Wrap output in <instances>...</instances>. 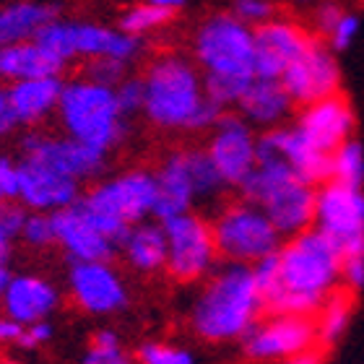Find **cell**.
<instances>
[{
    "instance_id": "681fc988",
    "label": "cell",
    "mask_w": 364,
    "mask_h": 364,
    "mask_svg": "<svg viewBox=\"0 0 364 364\" xmlns=\"http://www.w3.org/2000/svg\"><path fill=\"white\" fill-rule=\"evenodd\" d=\"M8 279H11V271L6 268V263H0V296H3V289H6Z\"/></svg>"
},
{
    "instance_id": "7c38bea8",
    "label": "cell",
    "mask_w": 364,
    "mask_h": 364,
    "mask_svg": "<svg viewBox=\"0 0 364 364\" xmlns=\"http://www.w3.org/2000/svg\"><path fill=\"white\" fill-rule=\"evenodd\" d=\"M203 149L227 188H240L258 161V130L237 109H224Z\"/></svg>"
},
{
    "instance_id": "5b68a950",
    "label": "cell",
    "mask_w": 364,
    "mask_h": 364,
    "mask_svg": "<svg viewBox=\"0 0 364 364\" xmlns=\"http://www.w3.org/2000/svg\"><path fill=\"white\" fill-rule=\"evenodd\" d=\"M55 114L65 136L105 154L114 151L128 136L130 120L120 112L114 89L86 76L63 84Z\"/></svg>"
},
{
    "instance_id": "c3c4849f",
    "label": "cell",
    "mask_w": 364,
    "mask_h": 364,
    "mask_svg": "<svg viewBox=\"0 0 364 364\" xmlns=\"http://www.w3.org/2000/svg\"><path fill=\"white\" fill-rule=\"evenodd\" d=\"M11 245H14V240L0 229V263H8V258H11Z\"/></svg>"
},
{
    "instance_id": "9a60e30c",
    "label": "cell",
    "mask_w": 364,
    "mask_h": 364,
    "mask_svg": "<svg viewBox=\"0 0 364 364\" xmlns=\"http://www.w3.org/2000/svg\"><path fill=\"white\" fill-rule=\"evenodd\" d=\"M21 156L42 161L78 182H89L105 175L109 154L91 149L65 133L53 136V133H42V130H29L21 138Z\"/></svg>"
},
{
    "instance_id": "277c9868",
    "label": "cell",
    "mask_w": 364,
    "mask_h": 364,
    "mask_svg": "<svg viewBox=\"0 0 364 364\" xmlns=\"http://www.w3.org/2000/svg\"><path fill=\"white\" fill-rule=\"evenodd\" d=\"M237 190H240V198L266 211L284 240L310 229L315 221L318 185L302 180L279 156H260Z\"/></svg>"
},
{
    "instance_id": "bcb514c9",
    "label": "cell",
    "mask_w": 364,
    "mask_h": 364,
    "mask_svg": "<svg viewBox=\"0 0 364 364\" xmlns=\"http://www.w3.org/2000/svg\"><path fill=\"white\" fill-rule=\"evenodd\" d=\"M281 364H323V357H320V351L312 346V349H304L299 354H291L289 359H284Z\"/></svg>"
},
{
    "instance_id": "ffe728a7",
    "label": "cell",
    "mask_w": 364,
    "mask_h": 364,
    "mask_svg": "<svg viewBox=\"0 0 364 364\" xmlns=\"http://www.w3.org/2000/svg\"><path fill=\"white\" fill-rule=\"evenodd\" d=\"M294 125L318 149L333 154L343 141H349L354 136L357 117H354L349 99L343 97L341 91H336L331 97L315 99V102L299 107Z\"/></svg>"
},
{
    "instance_id": "ac0fdd59",
    "label": "cell",
    "mask_w": 364,
    "mask_h": 364,
    "mask_svg": "<svg viewBox=\"0 0 364 364\" xmlns=\"http://www.w3.org/2000/svg\"><path fill=\"white\" fill-rule=\"evenodd\" d=\"M260 156H279L294 169L302 180L312 185H323L331 180V154L318 149L294 122L276 125L258 133V159Z\"/></svg>"
},
{
    "instance_id": "8992f818",
    "label": "cell",
    "mask_w": 364,
    "mask_h": 364,
    "mask_svg": "<svg viewBox=\"0 0 364 364\" xmlns=\"http://www.w3.org/2000/svg\"><path fill=\"white\" fill-rule=\"evenodd\" d=\"M81 205L109 240L120 242L128 227L154 216L156 177L154 169L136 167L120 175L94 182L89 193H81Z\"/></svg>"
},
{
    "instance_id": "f35d334b",
    "label": "cell",
    "mask_w": 364,
    "mask_h": 364,
    "mask_svg": "<svg viewBox=\"0 0 364 364\" xmlns=\"http://www.w3.org/2000/svg\"><path fill=\"white\" fill-rule=\"evenodd\" d=\"M359 29H362V21L354 11H343V16L338 18V23L333 26V31L326 37V45L333 50V53H343L354 45V39L359 37Z\"/></svg>"
},
{
    "instance_id": "4fadbf2b",
    "label": "cell",
    "mask_w": 364,
    "mask_h": 364,
    "mask_svg": "<svg viewBox=\"0 0 364 364\" xmlns=\"http://www.w3.org/2000/svg\"><path fill=\"white\" fill-rule=\"evenodd\" d=\"M242 354L250 362H284L291 354L318 346L315 320L304 315H279L268 312V318H258V323L240 338Z\"/></svg>"
},
{
    "instance_id": "ab89813d",
    "label": "cell",
    "mask_w": 364,
    "mask_h": 364,
    "mask_svg": "<svg viewBox=\"0 0 364 364\" xmlns=\"http://www.w3.org/2000/svg\"><path fill=\"white\" fill-rule=\"evenodd\" d=\"M343 11L346 8H341V3H336V0H318L315 3V8H312V26H315V31H318V37L323 42L333 31V26L338 23Z\"/></svg>"
},
{
    "instance_id": "3957f363",
    "label": "cell",
    "mask_w": 364,
    "mask_h": 364,
    "mask_svg": "<svg viewBox=\"0 0 364 364\" xmlns=\"http://www.w3.org/2000/svg\"><path fill=\"white\" fill-rule=\"evenodd\" d=\"M203 289L190 304V328L208 343L240 341L266 312L252 268L227 263L205 276Z\"/></svg>"
},
{
    "instance_id": "ee69618b",
    "label": "cell",
    "mask_w": 364,
    "mask_h": 364,
    "mask_svg": "<svg viewBox=\"0 0 364 364\" xmlns=\"http://www.w3.org/2000/svg\"><path fill=\"white\" fill-rule=\"evenodd\" d=\"M23 333V326L8 318L6 312H0V346H18Z\"/></svg>"
},
{
    "instance_id": "8d00e7d4",
    "label": "cell",
    "mask_w": 364,
    "mask_h": 364,
    "mask_svg": "<svg viewBox=\"0 0 364 364\" xmlns=\"http://www.w3.org/2000/svg\"><path fill=\"white\" fill-rule=\"evenodd\" d=\"M128 73H130L128 63L114 60V58H91V60H86V68H84L86 78L97 81V84L112 86V89L120 84Z\"/></svg>"
},
{
    "instance_id": "b9f144b4",
    "label": "cell",
    "mask_w": 364,
    "mask_h": 364,
    "mask_svg": "<svg viewBox=\"0 0 364 364\" xmlns=\"http://www.w3.org/2000/svg\"><path fill=\"white\" fill-rule=\"evenodd\" d=\"M26 213H29V208H23L18 200H3V205H0V229L11 240H18L23 221H26Z\"/></svg>"
},
{
    "instance_id": "d6986e66",
    "label": "cell",
    "mask_w": 364,
    "mask_h": 364,
    "mask_svg": "<svg viewBox=\"0 0 364 364\" xmlns=\"http://www.w3.org/2000/svg\"><path fill=\"white\" fill-rule=\"evenodd\" d=\"M55 245L68 255L70 263L78 260H112L117 242L94 224L81 200L53 213Z\"/></svg>"
},
{
    "instance_id": "9c48e42d",
    "label": "cell",
    "mask_w": 364,
    "mask_h": 364,
    "mask_svg": "<svg viewBox=\"0 0 364 364\" xmlns=\"http://www.w3.org/2000/svg\"><path fill=\"white\" fill-rule=\"evenodd\" d=\"M34 39L65 63L76 60V58H81V60L114 58V60L133 65L144 55V39L141 37H133L117 26L81 21V18H60L58 16L53 21H47Z\"/></svg>"
},
{
    "instance_id": "d6a6232c",
    "label": "cell",
    "mask_w": 364,
    "mask_h": 364,
    "mask_svg": "<svg viewBox=\"0 0 364 364\" xmlns=\"http://www.w3.org/2000/svg\"><path fill=\"white\" fill-rule=\"evenodd\" d=\"M81 364H136V359L122 349L120 336L109 328H102L91 336L89 349H86Z\"/></svg>"
},
{
    "instance_id": "f5cc1de1",
    "label": "cell",
    "mask_w": 364,
    "mask_h": 364,
    "mask_svg": "<svg viewBox=\"0 0 364 364\" xmlns=\"http://www.w3.org/2000/svg\"><path fill=\"white\" fill-rule=\"evenodd\" d=\"M0 205H3V198H0Z\"/></svg>"
},
{
    "instance_id": "4316f807",
    "label": "cell",
    "mask_w": 364,
    "mask_h": 364,
    "mask_svg": "<svg viewBox=\"0 0 364 364\" xmlns=\"http://www.w3.org/2000/svg\"><path fill=\"white\" fill-rule=\"evenodd\" d=\"M68 63L50 53L37 39L16 42V45L0 47V81H23L37 76H63Z\"/></svg>"
},
{
    "instance_id": "52a82bcc",
    "label": "cell",
    "mask_w": 364,
    "mask_h": 364,
    "mask_svg": "<svg viewBox=\"0 0 364 364\" xmlns=\"http://www.w3.org/2000/svg\"><path fill=\"white\" fill-rule=\"evenodd\" d=\"M193 60L205 78H229L250 84L255 78V37L252 26L240 21L229 11H216L205 16L196 26Z\"/></svg>"
},
{
    "instance_id": "4dcf8cb0",
    "label": "cell",
    "mask_w": 364,
    "mask_h": 364,
    "mask_svg": "<svg viewBox=\"0 0 364 364\" xmlns=\"http://www.w3.org/2000/svg\"><path fill=\"white\" fill-rule=\"evenodd\" d=\"M172 18H175V14L154 6L149 0H138V3L128 6L125 11H120V16H117V29L144 39L149 34H154V31L164 29L167 23H172Z\"/></svg>"
},
{
    "instance_id": "603a6c76",
    "label": "cell",
    "mask_w": 364,
    "mask_h": 364,
    "mask_svg": "<svg viewBox=\"0 0 364 364\" xmlns=\"http://www.w3.org/2000/svg\"><path fill=\"white\" fill-rule=\"evenodd\" d=\"M156 177V205H154V219H169L177 213L193 211L196 200V188L190 177L188 156L185 149L169 151L159 161V167L154 169Z\"/></svg>"
},
{
    "instance_id": "1f68e13d",
    "label": "cell",
    "mask_w": 364,
    "mask_h": 364,
    "mask_svg": "<svg viewBox=\"0 0 364 364\" xmlns=\"http://www.w3.org/2000/svg\"><path fill=\"white\" fill-rule=\"evenodd\" d=\"M331 180L362 188L364 185V149L359 141L349 138L331 154Z\"/></svg>"
},
{
    "instance_id": "cb8c5ba5",
    "label": "cell",
    "mask_w": 364,
    "mask_h": 364,
    "mask_svg": "<svg viewBox=\"0 0 364 364\" xmlns=\"http://www.w3.org/2000/svg\"><path fill=\"white\" fill-rule=\"evenodd\" d=\"M235 109L250 122L252 128L268 130L276 128V125H284L294 114L296 105L279 78L255 76L250 81V86H247V91L242 94V99L237 102Z\"/></svg>"
},
{
    "instance_id": "8fae6325",
    "label": "cell",
    "mask_w": 364,
    "mask_h": 364,
    "mask_svg": "<svg viewBox=\"0 0 364 364\" xmlns=\"http://www.w3.org/2000/svg\"><path fill=\"white\" fill-rule=\"evenodd\" d=\"M331 242L341 250V258H364V193L343 182L328 180L318 185L315 221Z\"/></svg>"
},
{
    "instance_id": "44dd1931",
    "label": "cell",
    "mask_w": 364,
    "mask_h": 364,
    "mask_svg": "<svg viewBox=\"0 0 364 364\" xmlns=\"http://www.w3.org/2000/svg\"><path fill=\"white\" fill-rule=\"evenodd\" d=\"M21 182H18V203L29 211L55 213L68 208L81 198V182L47 167L37 159L21 156L18 161Z\"/></svg>"
},
{
    "instance_id": "816d5d0a",
    "label": "cell",
    "mask_w": 364,
    "mask_h": 364,
    "mask_svg": "<svg viewBox=\"0 0 364 364\" xmlns=\"http://www.w3.org/2000/svg\"><path fill=\"white\" fill-rule=\"evenodd\" d=\"M0 364H16V362H0Z\"/></svg>"
},
{
    "instance_id": "7dc6e473",
    "label": "cell",
    "mask_w": 364,
    "mask_h": 364,
    "mask_svg": "<svg viewBox=\"0 0 364 364\" xmlns=\"http://www.w3.org/2000/svg\"><path fill=\"white\" fill-rule=\"evenodd\" d=\"M149 3H154V6L164 8V11H169V14H180L182 8L188 6V0H149Z\"/></svg>"
},
{
    "instance_id": "f6af8a7d",
    "label": "cell",
    "mask_w": 364,
    "mask_h": 364,
    "mask_svg": "<svg viewBox=\"0 0 364 364\" xmlns=\"http://www.w3.org/2000/svg\"><path fill=\"white\" fill-rule=\"evenodd\" d=\"M16 128H18V122H16L14 112H11V105H8L6 89L0 86V138L11 136V133H14Z\"/></svg>"
},
{
    "instance_id": "e575fe53",
    "label": "cell",
    "mask_w": 364,
    "mask_h": 364,
    "mask_svg": "<svg viewBox=\"0 0 364 364\" xmlns=\"http://www.w3.org/2000/svg\"><path fill=\"white\" fill-rule=\"evenodd\" d=\"M138 364H196L193 351L167 341H149L138 349Z\"/></svg>"
},
{
    "instance_id": "7a4b0ae2",
    "label": "cell",
    "mask_w": 364,
    "mask_h": 364,
    "mask_svg": "<svg viewBox=\"0 0 364 364\" xmlns=\"http://www.w3.org/2000/svg\"><path fill=\"white\" fill-rule=\"evenodd\" d=\"M141 78L146 91L141 114L154 128L169 133H208L224 112L205 97L203 73L188 55H156Z\"/></svg>"
},
{
    "instance_id": "d4e9b609",
    "label": "cell",
    "mask_w": 364,
    "mask_h": 364,
    "mask_svg": "<svg viewBox=\"0 0 364 364\" xmlns=\"http://www.w3.org/2000/svg\"><path fill=\"white\" fill-rule=\"evenodd\" d=\"M63 84H65L63 76H37L14 81L6 89V94L16 122L26 128H37L39 122L53 117L60 102Z\"/></svg>"
},
{
    "instance_id": "f907efd6",
    "label": "cell",
    "mask_w": 364,
    "mask_h": 364,
    "mask_svg": "<svg viewBox=\"0 0 364 364\" xmlns=\"http://www.w3.org/2000/svg\"><path fill=\"white\" fill-rule=\"evenodd\" d=\"M291 3H294V6H299V8H310V6H315L318 0H291Z\"/></svg>"
},
{
    "instance_id": "d590c367",
    "label": "cell",
    "mask_w": 364,
    "mask_h": 364,
    "mask_svg": "<svg viewBox=\"0 0 364 364\" xmlns=\"http://www.w3.org/2000/svg\"><path fill=\"white\" fill-rule=\"evenodd\" d=\"M144 78L136 76V73H128V76L122 78L120 84L114 86V99H117V107H120V112L133 120L138 114L144 112Z\"/></svg>"
},
{
    "instance_id": "f1b7e54d",
    "label": "cell",
    "mask_w": 364,
    "mask_h": 364,
    "mask_svg": "<svg viewBox=\"0 0 364 364\" xmlns=\"http://www.w3.org/2000/svg\"><path fill=\"white\" fill-rule=\"evenodd\" d=\"M351 307L354 304H351L349 289H338L320 304V310L312 315L320 346H333L346 336L351 323Z\"/></svg>"
},
{
    "instance_id": "83f0119b",
    "label": "cell",
    "mask_w": 364,
    "mask_h": 364,
    "mask_svg": "<svg viewBox=\"0 0 364 364\" xmlns=\"http://www.w3.org/2000/svg\"><path fill=\"white\" fill-rule=\"evenodd\" d=\"M53 18H58L55 3H42V0H14V3H8V6L0 8V47L34 39L37 31Z\"/></svg>"
},
{
    "instance_id": "ba28073f",
    "label": "cell",
    "mask_w": 364,
    "mask_h": 364,
    "mask_svg": "<svg viewBox=\"0 0 364 364\" xmlns=\"http://www.w3.org/2000/svg\"><path fill=\"white\" fill-rule=\"evenodd\" d=\"M208 221H211L216 252L227 263L252 266L273 255L284 242V237L273 227L266 211L245 198L221 203Z\"/></svg>"
},
{
    "instance_id": "7402d4cb",
    "label": "cell",
    "mask_w": 364,
    "mask_h": 364,
    "mask_svg": "<svg viewBox=\"0 0 364 364\" xmlns=\"http://www.w3.org/2000/svg\"><path fill=\"white\" fill-rule=\"evenodd\" d=\"M60 307V291L53 281L34 273H18L8 279L3 296H0V310L8 318H14L21 326H31L39 320H50Z\"/></svg>"
},
{
    "instance_id": "5bb4252c",
    "label": "cell",
    "mask_w": 364,
    "mask_h": 364,
    "mask_svg": "<svg viewBox=\"0 0 364 364\" xmlns=\"http://www.w3.org/2000/svg\"><path fill=\"white\" fill-rule=\"evenodd\" d=\"M68 291L78 310L86 315H117L128 307L130 291L120 271L109 260H78L70 263Z\"/></svg>"
},
{
    "instance_id": "f546056e",
    "label": "cell",
    "mask_w": 364,
    "mask_h": 364,
    "mask_svg": "<svg viewBox=\"0 0 364 364\" xmlns=\"http://www.w3.org/2000/svg\"><path fill=\"white\" fill-rule=\"evenodd\" d=\"M185 156H188L190 177H193V188H196V200H203V203L221 200L224 190H227V182L221 180V175L216 172L213 161L208 159L203 146L200 149L198 146L185 149Z\"/></svg>"
},
{
    "instance_id": "e0dca14e",
    "label": "cell",
    "mask_w": 364,
    "mask_h": 364,
    "mask_svg": "<svg viewBox=\"0 0 364 364\" xmlns=\"http://www.w3.org/2000/svg\"><path fill=\"white\" fill-rule=\"evenodd\" d=\"M255 37V76L258 78H281V73L312 45V34L294 18L273 16L266 23L252 29Z\"/></svg>"
},
{
    "instance_id": "484cf974",
    "label": "cell",
    "mask_w": 364,
    "mask_h": 364,
    "mask_svg": "<svg viewBox=\"0 0 364 364\" xmlns=\"http://www.w3.org/2000/svg\"><path fill=\"white\" fill-rule=\"evenodd\" d=\"M117 250L122 252V258L133 271L138 273H159L167 266V237H164V227L159 219H144L128 227V232L122 235L117 242Z\"/></svg>"
},
{
    "instance_id": "836d02e7",
    "label": "cell",
    "mask_w": 364,
    "mask_h": 364,
    "mask_svg": "<svg viewBox=\"0 0 364 364\" xmlns=\"http://www.w3.org/2000/svg\"><path fill=\"white\" fill-rule=\"evenodd\" d=\"M18 240L34 247V250H47L55 245V224H53V213L45 211H29L26 213V221L21 227V235Z\"/></svg>"
},
{
    "instance_id": "6da1fadb",
    "label": "cell",
    "mask_w": 364,
    "mask_h": 364,
    "mask_svg": "<svg viewBox=\"0 0 364 364\" xmlns=\"http://www.w3.org/2000/svg\"><path fill=\"white\" fill-rule=\"evenodd\" d=\"M341 250L320 229L287 237L276 250V281L263 289L266 312L312 318L328 296L341 289Z\"/></svg>"
},
{
    "instance_id": "60d3db41",
    "label": "cell",
    "mask_w": 364,
    "mask_h": 364,
    "mask_svg": "<svg viewBox=\"0 0 364 364\" xmlns=\"http://www.w3.org/2000/svg\"><path fill=\"white\" fill-rule=\"evenodd\" d=\"M18 182H21L18 161L0 154V198L3 200H18Z\"/></svg>"
},
{
    "instance_id": "2e32d148",
    "label": "cell",
    "mask_w": 364,
    "mask_h": 364,
    "mask_svg": "<svg viewBox=\"0 0 364 364\" xmlns=\"http://www.w3.org/2000/svg\"><path fill=\"white\" fill-rule=\"evenodd\" d=\"M296 107L331 97L341 91V65L338 58L323 39H312V45L289 65L279 78Z\"/></svg>"
},
{
    "instance_id": "30bf717a",
    "label": "cell",
    "mask_w": 364,
    "mask_h": 364,
    "mask_svg": "<svg viewBox=\"0 0 364 364\" xmlns=\"http://www.w3.org/2000/svg\"><path fill=\"white\" fill-rule=\"evenodd\" d=\"M167 237V266L164 271L180 284H196L216 268L219 252L213 242L211 221L196 211H185L161 219Z\"/></svg>"
},
{
    "instance_id": "74e56055",
    "label": "cell",
    "mask_w": 364,
    "mask_h": 364,
    "mask_svg": "<svg viewBox=\"0 0 364 364\" xmlns=\"http://www.w3.org/2000/svg\"><path fill=\"white\" fill-rule=\"evenodd\" d=\"M229 6H232L229 14H235L240 21H245L252 29L276 16V3L273 0H232Z\"/></svg>"
},
{
    "instance_id": "7bdbcfd3",
    "label": "cell",
    "mask_w": 364,
    "mask_h": 364,
    "mask_svg": "<svg viewBox=\"0 0 364 364\" xmlns=\"http://www.w3.org/2000/svg\"><path fill=\"white\" fill-rule=\"evenodd\" d=\"M53 323L50 320H39V323H31V326H23V333H21V341H18V346L21 349H42L45 343L53 341Z\"/></svg>"
}]
</instances>
